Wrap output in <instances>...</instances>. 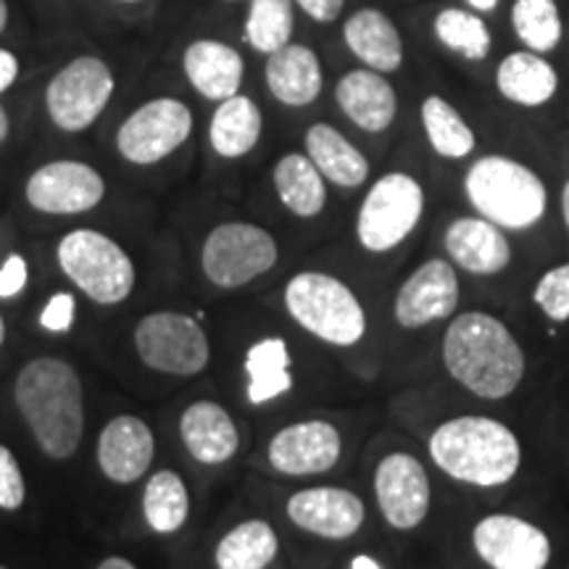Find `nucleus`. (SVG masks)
Masks as SVG:
<instances>
[{"mask_svg": "<svg viewBox=\"0 0 569 569\" xmlns=\"http://www.w3.org/2000/svg\"><path fill=\"white\" fill-rule=\"evenodd\" d=\"M443 365L472 396L501 401L519 388L528 361L501 319L486 311H465L446 330Z\"/></svg>", "mask_w": 569, "mask_h": 569, "instance_id": "obj_1", "label": "nucleus"}, {"mask_svg": "<svg viewBox=\"0 0 569 569\" xmlns=\"http://www.w3.org/2000/svg\"><path fill=\"white\" fill-rule=\"evenodd\" d=\"M13 401L48 459L74 457L84 432L82 380L63 359L42 356L21 369Z\"/></svg>", "mask_w": 569, "mask_h": 569, "instance_id": "obj_2", "label": "nucleus"}, {"mask_svg": "<svg viewBox=\"0 0 569 569\" xmlns=\"http://www.w3.org/2000/svg\"><path fill=\"white\" fill-rule=\"evenodd\" d=\"M430 459L448 478L475 488H498L517 478L522 446L509 425L490 417H453L432 430Z\"/></svg>", "mask_w": 569, "mask_h": 569, "instance_id": "obj_3", "label": "nucleus"}, {"mask_svg": "<svg viewBox=\"0 0 569 569\" xmlns=\"http://www.w3.org/2000/svg\"><path fill=\"white\" fill-rule=\"evenodd\" d=\"M469 203L503 230H528L546 213V184L530 167L507 156L475 161L465 177Z\"/></svg>", "mask_w": 569, "mask_h": 569, "instance_id": "obj_4", "label": "nucleus"}, {"mask_svg": "<svg viewBox=\"0 0 569 569\" xmlns=\"http://www.w3.org/2000/svg\"><path fill=\"white\" fill-rule=\"evenodd\" d=\"M284 309L306 332L338 348L356 346L367 332L365 306L343 280L325 272H301L284 284Z\"/></svg>", "mask_w": 569, "mask_h": 569, "instance_id": "obj_5", "label": "nucleus"}, {"mask_svg": "<svg viewBox=\"0 0 569 569\" xmlns=\"http://www.w3.org/2000/svg\"><path fill=\"white\" fill-rule=\"evenodd\" d=\"M61 272L82 290L90 301L117 306L130 298L134 288V264L109 234L96 230H74L61 238L59 248Z\"/></svg>", "mask_w": 569, "mask_h": 569, "instance_id": "obj_6", "label": "nucleus"}, {"mask_svg": "<svg viewBox=\"0 0 569 569\" xmlns=\"http://www.w3.org/2000/svg\"><path fill=\"white\" fill-rule=\"evenodd\" d=\"M425 190L411 174L390 172L369 190L356 219V238L369 253H388L417 230Z\"/></svg>", "mask_w": 569, "mask_h": 569, "instance_id": "obj_7", "label": "nucleus"}, {"mask_svg": "<svg viewBox=\"0 0 569 569\" xmlns=\"http://www.w3.org/2000/svg\"><path fill=\"white\" fill-rule=\"evenodd\" d=\"M277 240L264 227L227 222L213 227L201 251L206 280L222 290L243 288L277 264Z\"/></svg>", "mask_w": 569, "mask_h": 569, "instance_id": "obj_8", "label": "nucleus"}, {"mask_svg": "<svg viewBox=\"0 0 569 569\" xmlns=\"http://www.w3.org/2000/svg\"><path fill=\"white\" fill-rule=\"evenodd\" d=\"M134 351L153 372L193 377L209 367L211 346L198 319L177 311H156L134 327Z\"/></svg>", "mask_w": 569, "mask_h": 569, "instance_id": "obj_9", "label": "nucleus"}, {"mask_svg": "<svg viewBox=\"0 0 569 569\" xmlns=\"http://www.w3.org/2000/svg\"><path fill=\"white\" fill-rule=\"evenodd\" d=\"M113 77L101 59L82 56L53 77L46 92V106L53 124L63 132H82L101 117L111 101Z\"/></svg>", "mask_w": 569, "mask_h": 569, "instance_id": "obj_10", "label": "nucleus"}, {"mask_svg": "<svg viewBox=\"0 0 569 569\" xmlns=\"http://www.w3.org/2000/svg\"><path fill=\"white\" fill-rule=\"evenodd\" d=\"M193 132V113L174 98H156L140 106L127 122L119 127L117 148L127 161L156 163L174 153Z\"/></svg>", "mask_w": 569, "mask_h": 569, "instance_id": "obj_11", "label": "nucleus"}, {"mask_svg": "<svg viewBox=\"0 0 569 569\" xmlns=\"http://www.w3.org/2000/svg\"><path fill=\"white\" fill-rule=\"evenodd\" d=\"M472 546L490 569H546L551 559L549 536L515 515L482 517L472 530Z\"/></svg>", "mask_w": 569, "mask_h": 569, "instance_id": "obj_12", "label": "nucleus"}, {"mask_svg": "<svg viewBox=\"0 0 569 569\" xmlns=\"http://www.w3.org/2000/svg\"><path fill=\"white\" fill-rule=\"evenodd\" d=\"M430 478L411 453H388L375 469V498L390 528L415 530L430 511Z\"/></svg>", "mask_w": 569, "mask_h": 569, "instance_id": "obj_13", "label": "nucleus"}, {"mask_svg": "<svg viewBox=\"0 0 569 569\" xmlns=\"http://www.w3.org/2000/svg\"><path fill=\"white\" fill-rule=\"evenodd\" d=\"M459 306V277L451 261L430 259L407 277L398 288L393 317L403 330L440 322L453 317Z\"/></svg>", "mask_w": 569, "mask_h": 569, "instance_id": "obj_14", "label": "nucleus"}, {"mask_svg": "<svg viewBox=\"0 0 569 569\" xmlns=\"http://www.w3.org/2000/svg\"><path fill=\"white\" fill-rule=\"evenodd\" d=\"M343 451V438L338 427L325 419H309L282 427L269 440L267 457L272 469L288 478H309V475H325L338 465Z\"/></svg>", "mask_w": 569, "mask_h": 569, "instance_id": "obj_15", "label": "nucleus"}, {"mask_svg": "<svg viewBox=\"0 0 569 569\" xmlns=\"http://www.w3.org/2000/svg\"><path fill=\"white\" fill-rule=\"evenodd\" d=\"M106 196V182L82 161H53L40 167L27 182V201L42 213H84Z\"/></svg>", "mask_w": 569, "mask_h": 569, "instance_id": "obj_16", "label": "nucleus"}, {"mask_svg": "<svg viewBox=\"0 0 569 569\" xmlns=\"http://www.w3.org/2000/svg\"><path fill=\"white\" fill-rule=\"evenodd\" d=\"M290 522L327 540H346L365 525L367 509L359 496L346 488L319 486L298 490L288 498Z\"/></svg>", "mask_w": 569, "mask_h": 569, "instance_id": "obj_17", "label": "nucleus"}, {"mask_svg": "<svg viewBox=\"0 0 569 569\" xmlns=\"http://www.w3.org/2000/svg\"><path fill=\"white\" fill-rule=\"evenodd\" d=\"M156 453L151 427L140 417L119 415L101 430L98 438V467L117 486L138 482L148 472Z\"/></svg>", "mask_w": 569, "mask_h": 569, "instance_id": "obj_18", "label": "nucleus"}, {"mask_svg": "<svg viewBox=\"0 0 569 569\" xmlns=\"http://www.w3.org/2000/svg\"><path fill=\"white\" fill-rule=\"evenodd\" d=\"M446 251L469 274H498L511 264V246L488 219L461 217L446 230Z\"/></svg>", "mask_w": 569, "mask_h": 569, "instance_id": "obj_19", "label": "nucleus"}, {"mask_svg": "<svg viewBox=\"0 0 569 569\" xmlns=\"http://www.w3.org/2000/svg\"><path fill=\"white\" fill-rule=\"evenodd\" d=\"M180 438L190 457L209 467L230 461L240 448V432L232 417L213 401H196L182 411Z\"/></svg>", "mask_w": 569, "mask_h": 569, "instance_id": "obj_20", "label": "nucleus"}, {"mask_svg": "<svg viewBox=\"0 0 569 569\" xmlns=\"http://www.w3.org/2000/svg\"><path fill=\"white\" fill-rule=\"evenodd\" d=\"M336 101L346 117L365 132L388 130L398 111L393 84L375 69L348 71L338 82Z\"/></svg>", "mask_w": 569, "mask_h": 569, "instance_id": "obj_21", "label": "nucleus"}, {"mask_svg": "<svg viewBox=\"0 0 569 569\" xmlns=\"http://www.w3.org/2000/svg\"><path fill=\"white\" fill-rule=\"evenodd\" d=\"M184 74L203 98L227 101L243 82V59L224 42L198 40L184 51Z\"/></svg>", "mask_w": 569, "mask_h": 569, "instance_id": "obj_22", "label": "nucleus"}, {"mask_svg": "<svg viewBox=\"0 0 569 569\" xmlns=\"http://www.w3.org/2000/svg\"><path fill=\"white\" fill-rule=\"evenodd\" d=\"M269 92L284 106H309L322 92V67L317 53L306 46H288L269 53L267 61Z\"/></svg>", "mask_w": 569, "mask_h": 569, "instance_id": "obj_23", "label": "nucleus"}, {"mask_svg": "<svg viewBox=\"0 0 569 569\" xmlns=\"http://www.w3.org/2000/svg\"><path fill=\"white\" fill-rule=\"evenodd\" d=\"M343 38L351 53L375 71H396L403 61V42L396 24L377 9H361L346 21Z\"/></svg>", "mask_w": 569, "mask_h": 569, "instance_id": "obj_24", "label": "nucleus"}, {"mask_svg": "<svg viewBox=\"0 0 569 569\" xmlns=\"http://www.w3.org/2000/svg\"><path fill=\"white\" fill-rule=\"evenodd\" d=\"M306 156L315 161L325 180L340 188H359L369 177V161L336 127L311 124L306 132Z\"/></svg>", "mask_w": 569, "mask_h": 569, "instance_id": "obj_25", "label": "nucleus"}, {"mask_svg": "<svg viewBox=\"0 0 569 569\" xmlns=\"http://www.w3.org/2000/svg\"><path fill=\"white\" fill-rule=\"evenodd\" d=\"M496 84L507 101L536 109V106L549 103L557 96L559 77L549 61H543L536 53L519 51L501 61L496 71Z\"/></svg>", "mask_w": 569, "mask_h": 569, "instance_id": "obj_26", "label": "nucleus"}, {"mask_svg": "<svg viewBox=\"0 0 569 569\" xmlns=\"http://www.w3.org/2000/svg\"><path fill=\"white\" fill-rule=\"evenodd\" d=\"M274 188L284 209L293 211L301 219L322 213L327 203L325 177L315 167V161L303 153H288L277 161Z\"/></svg>", "mask_w": 569, "mask_h": 569, "instance_id": "obj_27", "label": "nucleus"}, {"mask_svg": "<svg viewBox=\"0 0 569 569\" xmlns=\"http://www.w3.org/2000/svg\"><path fill=\"white\" fill-rule=\"evenodd\" d=\"M261 111L251 98L232 96L222 101L211 119V148L224 159H240L251 153L261 138Z\"/></svg>", "mask_w": 569, "mask_h": 569, "instance_id": "obj_28", "label": "nucleus"}, {"mask_svg": "<svg viewBox=\"0 0 569 569\" xmlns=\"http://www.w3.org/2000/svg\"><path fill=\"white\" fill-rule=\"evenodd\" d=\"M248 372V401L253 407L274 401L293 388L290 375V351L282 338H264L248 348L246 353Z\"/></svg>", "mask_w": 569, "mask_h": 569, "instance_id": "obj_29", "label": "nucleus"}, {"mask_svg": "<svg viewBox=\"0 0 569 569\" xmlns=\"http://www.w3.org/2000/svg\"><path fill=\"white\" fill-rule=\"evenodd\" d=\"M277 551L280 540L272 525L264 519H248L219 540L213 559L219 569H267Z\"/></svg>", "mask_w": 569, "mask_h": 569, "instance_id": "obj_30", "label": "nucleus"}, {"mask_svg": "<svg viewBox=\"0 0 569 569\" xmlns=\"http://www.w3.org/2000/svg\"><path fill=\"white\" fill-rule=\"evenodd\" d=\"M142 515L151 530L161 536L177 532L188 522L190 496L180 475L172 469H161L148 480L146 493H142Z\"/></svg>", "mask_w": 569, "mask_h": 569, "instance_id": "obj_31", "label": "nucleus"}, {"mask_svg": "<svg viewBox=\"0 0 569 569\" xmlns=\"http://www.w3.org/2000/svg\"><path fill=\"white\" fill-rule=\"evenodd\" d=\"M422 124L432 151L443 159H465L475 151V132L461 113L440 96H430L422 103Z\"/></svg>", "mask_w": 569, "mask_h": 569, "instance_id": "obj_32", "label": "nucleus"}, {"mask_svg": "<svg viewBox=\"0 0 569 569\" xmlns=\"http://www.w3.org/2000/svg\"><path fill=\"white\" fill-rule=\"evenodd\" d=\"M293 34V0H251L246 21V38L256 51L274 53Z\"/></svg>", "mask_w": 569, "mask_h": 569, "instance_id": "obj_33", "label": "nucleus"}, {"mask_svg": "<svg viewBox=\"0 0 569 569\" xmlns=\"http://www.w3.org/2000/svg\"><path fill=\"white\" fill-rule=\"evenodd\" d=\"M511 24L530 51L549 53L561 40V17L553 0H517Z\"/></svg>", "mask_w": 569, "mask_h": 569, "instance_id": "obj_34", "label": "nucleus"}, {"mask_svg": "<svg viewBox=\"0 0 569 569\" xmlns=\"http://www.w3.org/2000/svg\"><path fill=\"white\" fill-rule=\"evenodd\" d=\"M436 34L446 48L469 61H482L490 53V32L486 21L461 9H446L436 19Z\"/></svg>", "mask_w": 569, "mask_h": 569, "instance_id": "obj_35", "label": "nucleus"}, {"mask_svg": "<svg viewBox=\"0 0 569 569\" xmlns=\"http://www.w3.org/2000/svg\"><path fill=\"white\" fill-rule=\"evenodd\" d=\"M532 301L551 322H567L569 319V264L553 267L540 277Z\"/></svg>", "mask_w": 569, "mask_h": 569, "instance_id": "obj_36", "label": "nucleus"}, {"mask_svg": "<svg viewBox=\"0 0 569 569\" xmlns=\"http://www.w3.org/2000/svg\"><path fill=\"white\" fill-rule=\"evenodd\" d=\"M27 498L24 475L9 446L0 443V509L17 511Z\"/></svg>", "mask_w": 569, "mask_h": 569, "instance_id": "obj_37", "label": "nucleus"}, {"mask_svg": "<svg viewBox=\"0 0 569 569\" xmlns=\"http://www.w3.org/2000/svg\"><path fill=\"white\" fill-rule=\"evenodd\" d=\"M74 309H77L74 296L56 293L51 301H48L46 309H42L40 325L46 327L48 332H69L71 325H74Z\"/></svg>", "mask_w": 569, "mask_h": 569, "instance_id": "obj_38", "label": "nucleus"}, {"mask_svg": "<svg viewBox=\"0 0 569 569\" xmlns=\"http://www.w3.org/2000/svg\"><path fill=\"white\" fill-rule=\"evenodd\" d=\"M27 284V261L19 253H11L0 267V298H13Z\"/></svg>", "mask_w": 569, "mask_h": 569, "instance_id": "obj_39", "label": "nucleus"}, {"mask_svg": "<svg viewBox=\"0 0 569 569\" xmlns=\"http://www.w3.org/2000/svg\"><path fill=\"white\" fill-rule=\"evenodd\" d=\"M296 3L319 24H330L343 11V0H296Z\"/></svg>", "mask_w": 569, "mask_h": 569, "instance_id": "obj_40", "label": "nucleus"}, {"mask_svg": "<svg viewBox=\"0 0 569 569\" xmlns=\"http://www.w3.org/2000/svg\"><path fill=\"white\" fill-rule=\"evenodd\" d=\"M17 74H19V61L13 59V53L0 48V92L11 88L13 80H17Z\"/></svg>", "mask_w": 569, "mask_h": 569, "instance_id": "obj_41", "label": "nucleus"}, {"mask_svg": "<svg viewBox=\"0 0 569 569\" xmlns=\"http://www.w3.org/2000/svg\"><path fill=\"white\" fill-rule=\"evenodd\" d=\"M98 569H138V567H134L132 561L122 559V557H109V559H103L101 565H98Z\"/></svg>", "mask_w": 569, "mask_h": 569, "instance_id": "obj_42", "label": "nucleus"}, {"mask_svg": "<svg viewBox=\"0 0 569 569\" xmlns=\"http://www.w3.org/2000/svg\"><path fill=\"white\" fill-rule=\"evenodd\" d=\"M351 569H382V567L377 565L372 557H367V553H359V557L351 561Z\"/></svg>", "mask_w": 569, "mask_h": 569, "instance_id": "obj_43", "label": "nucleus"}, {"mask_svg": "<svg viewBox=\"0 0 569 569\" xmlns=\"http://www.w3.org/2000/svg\"><path fill=\"white\" fill-rule=\"evenodd\" d=\"M561 217H565V224L569 230V180L565 182V190H561Z\"/></svg>", "mask_w": 569, "mask_h": 569, "instance_id": "obj_44", "label": "nucleus"}, {"mask_svg": "<svg viewBox=\"0 0 569 569\" xmlns=\"http://www.w3.org/2000/svg\"><path fill=\"white\" fill-rule=\"evenodd\" d=\"M9 130H11V122H9V113L0 109V142L9 138Z\"/></svg>", "mask_w": 569, "mask_h": 569, "instance_id": "obj_45", "label": "nucleus"}, {"mask_svg": "<svg viewBox=\"0 0 569 569\" xmlns=\"http://www.w3.org/2000/svg\"><path fill=\"white\" fill-rule=\"evenodd\" d=\"M469 6L478 11H493L498 6V0H469Z\"/></svg>", "mask_w": 569, "mask_h": 569, "instance_id": "obj_46", "label": "nucleus"}, {"mask_svg": "<svg viewBox=\"0 0 569 569\" xmlns=\"http://www.w3.org/2000/svg\"><path fill=\"white\" fill-rule=\"evenodd\" d=\"M6 21H9V9H6V0H0V32L6 30Z\"/></svg>", "mask_w": 569, "mask_h": 569, "instance_id": "obj_47", "label": "nucleus"}, {"mask_svg": "<svg viewBox=\"0 0 569 569\" xmlns=\"http://www.w3.org/2000/svg\"><path fill=\"white\" fill-rule=\"evenodd\" d=\"M3 340H6V322L3 317H0V346H3Z\"/></svg>", "mask_w": 569, "mask_h": 569, "instance_id": "obj_48", "label": "nucleus"}, {"mask_svg": "<svg viewBox=\"0 0 569 569\" xmlns=\"http://www.w3.org/2000/svg\"><path fill=\"white\" fill-rule=\"evenodd\" d=\"M124 3H138V0H124Z\"/></svg>", "mask_w": 569, "mask_h": 569, "instance_id": "obj_49", "label": "nucleus"}, {"mask_svg": "<svg viewBox=\"0 0 569 569\" xmlns=\"http://www.w3.org/2000/svg\"><path fill=\"white\" fill-rule=\"evenodd\" d=\"M227 3H238V0H227Z\"/></svg>", "mask_w": 569, "mask_h": 569, "instance_id": "obj_50", "label": "nucleus"}, {"mask_svg": "<svg viewBox=\"0 0 569 569\" xmlns=\"http://www.w3.org/2000/svg\"><path fill=\"white\" fill-rule=\"evenodd\" d=\"M0 569H6V567H0Z\"/></svg>", "mask_w": 569, "mask_h": 569, "instance_id": "obj_51", "label": "nucleus"}]
</instances>
